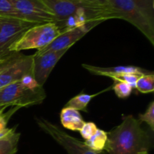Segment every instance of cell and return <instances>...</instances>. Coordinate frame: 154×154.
<instances>
[{
  "mask_svg": "<svg viewBox=\"0 0 154 154\" xmlns=\"http://www.w3.org/2000/svg\"><path fill=\"white\" fill-rule=\"evenodd\" d=\"M132 115L123 116L122 123L108 132L105 150L108 154H138L149 151L152 138Z\"/></svg>",
  "mask_w": 154,
  "mask_h": 154,
  "instance_id": "1",
  "label": "cell"
},
{
  "mask_svg": "<svg viewBox=\"0 0 154 154\" xmlns=\"http://www.w3.org/2000/svg\"><path fill=\"white\" fill-rule=\"evenodd\" d=\"M60 30L55 23L36 24L23 33L22 36L11 46L10 52H20L31 49L42 50L51 43Z\"/></svg>",
  "mask_w": 154,
  "mask_h": 154,
  "instance_id": "2",
  "label": "cell"
},
{
  "mask_svg": "<svg viewBox=\"0 0 154 154\" xmlns=\"http://www.w3.org/2000/svg\"><path fill=\"white\" fill-rule=\"evenodd\" d=\"M46 99L43 87L29 90L15 82L0 89V108L2 107H29L38 105Z\"/></svg>",
  "mask_w": 154,
  "mask_h": 154,
  "instance_id": "3",
  "label": "cell"
},
{
  "mask_svg": "<svg viewBox=\"0 0 154 154\" xmlns=\"http://www.w3.org/2000/svg\"><path fill=\"white\" fill-rule=\"evenodd\" d=\"M108 3L117 11L120 19L136 27L154 45V23L147 17L133 0H108Z\"/></svg>",
  "mask_w": 154,
  "mask_h": 154,
  "instance_id": "4",
  "label": "cell"
},
{
  "mask_svg": "<svg viewBox=\"0 0 154 154\" xmlns=\"http://www.w3.org/2000/svg\"><path fill=\"white\" fill-rule=\"evenodd\" d=\"M33 72V54L11 52L0 63V89L19 82L26 74Z\"/></svg>",
  "mask_w": 154,
  "mask_h": 154,
  "instance_id": "5",
  "label": "cell"
},
{
  "mask_svg": "<svg viewBox=\"0 0 154 154\" xmlns=\"http://www.w3.org/2000/svg\"><path fill=\"white\" fill-rule=\"evenodd\" d=\"M38 127L61 145L68 154H103L89 148L84 142L63 132L55 124L42 117L35 119Z\"/></svg>",
  "mask_w": 154,
  "mask_h": 154,
  "instance_id": "6",
  "label": "cell"
},
{
  "mask_svg": "<svg viewBox=\"0 0 154 154\" xmlns=\"http://www.w3.org/2000/svg\"><path fill=\"white\" fill-rule=\"evenodd\" d=\"M36 23L15 17H0V57L10 54L11 46Z\"/></svg>",
  "mask_w": 154,
  "mask_h": 154,
  "instance_id": "7",
  "label": "cell"
},
{
  "mask_svg": "<svg viewBox=\"0 0 154 154\" xmlns=\"http://www.w3.org/2000/svg\"><path fill=\"white\" fill-rule=\"evenodd\" d=\"M21 18L36 24L55 23L51 11L42 0H9Z\"/></svg>",
  "mask_w": 154,
  "mask_h": 154,
  "instance_id": "8",
  "label": "cell"
},
{
  "mask_svg": "<svg viewBox=\"0 0 154 154\" xmlns=\"http://www.w3.org/2000/svg\"><path fill=\"white\" fill-rule=\"evenodd\" d=\"M68 50L36 52L33 54V75L39 86L43 87L57 63Z\"/></svg>",
  "mask_w": 154,
  "mask_h": 154,
  "instance_id": "9",
  "label": "cell"
},
{
  "mask_svg": "<svg viewBox=\"0 0 154 154\" xmlns=\"http://www.w3.org/2000/svg\"><path fill=\"white\" fill-rule=\"evenodd\" d=\"M42 2L51 11L55 16L56 25L60 27L65 20L72 15H75L84 8L90 7L97 2H78L74 0H42Z\"/></svg>",
  "mask_w": 154,
  "mask_h": 154,
  "instance_id": "10",
  "label": "cell"
},
{
  "mask_svg": "<svg viewBox=\"0 0 154 154\" xmlns=\"http://www.w3.org/2000/svg\"><path fill=\"white\" fill-rule=\"evenodd\" d=\"M100 24L99 23H90L86 26L72 29L66 30L57 36L50 45L45 47L42 50L37 51V52H45V51H59L65 49H69L78 41L82 38L88 32L96 26Z\"/></svg>",
  "mask_w": 154,
  "mask_h": 154,
  "instance_id": "11",
  "label": "cell"
},
{
  "mask_svg": "<svg viewBox=\"0 0 154 154\" xmlns=\"http://www.w3.org/2000/svg\"><path fill=\"white\" fill-rule=\"evenodd\" d=\"M82 67L93 75L107 77V78H109L111 75H121V74H135V75H138L141 76V75L153 73V72L135 66H115V67L105 68L84 63L82 64Z\"/></svg>",
  "mask_w": 154,
  "mask_h": 154,
  "instance_id": "12",
  "label": "cell"
},
{
  "mask_svg": "<svg viewBox=\"0 0 154 154\" xmlns=\"http://www.w3.org/2000/svg\"><path fill=\"white\" fill-rule=\"evenodd\" d=\"M60 121L66 129L79 132L85 121L80 112L69 107H64L60 112Z\"/></svg>",
  "mask_w": 154,
  "mask_h": 154,
  "instance_id": "13",
  "label": "cell"
},
{
  "mask_svg": "<svg viewBox=\"0 0 154 154\" xmlns=\"http://www.w3.org/2000/svg\"><path fill=\"white\" fill-rule=\"evenodd\" d=\"M110 89H112V86L108 88L105 89L102 91L99 92L95 94H86V93H81L72 99H71L65 107H69V108H72L74 109L77 110L78 111H84V112H88V109H87V106L91 102L92 99L96 96H99V95L102 94V93H105V92L108 91Z\"/></svg>",
  "mask_w": 154,
  "mask_h": 154,
  "instance_id": "14",
  "label": "cell"
},
{
  "mask_svg": "<svg viewBox=\"0 0 154 154\" xmlns=\"http://www.w3.org/2000/svg\"><path fill=\"white\" fill-rule=\"evenodd\" d=\"M15 128L11 132L0 138V154H16L20 133Z\"/></svg>",
  "mask_w": 154,
  "mask_h": 154,
  "instance_id": "15",
  "label": "cell"
},
{
  "mask_svg": "<svg viewBox=\"0 0 154 154\" xmlns=\"http://www.w3.org/2000/svg\"><path fill=\"white\" fill-rule=\"evenodd\" d=\"M107 141H108V132L102 129H98L96 133L91 138L85 140L84 144L91 150L98 153H102L103 150H105Z\"/></svg>",
  "mask_w": 154,
  "mask_h": 154,
  "instance_id": "16",
  "label": "cell"
},
{
  "mask_svg": "<svg viewBox=\"0 0 154 154\" xmlns=\"http://www.w3.org/2000/svg\"><path fill=\"white\" fill-rule=\"evenodd\" d=\"M7 107H2L0 108V138L7 135L8 134L11 132L15 128H17L15 126L13 128H8L7 125L11 116L20 108V107L17 106L12 107L9 111L5 112V109Z\"/></svg>",
  "mask_w": 154,
  "mask_h": 154,
  "instance_id": "17",
  "label": "cell"
},
{
  "mask_svg": "<svg viewBox=\"0 0 154 154\" xmlns=\"http://www.w3.org/2000/svg\"><path fill=\"white\" fill-rule=\"evenodd\" d=\"M135 88L141 93H153L154 90V74L140 76L135 84Z\"/></svg>",
  "mask_w": 154,
  "mask_h": 154,
  "instance_id": "18",
  "label": "cell"
},
{
  "mask_svg": "<svg viewBox=\"0 0 154 154\" xmlns=\"http://www.w3.org/2000/svg\"><path fill=\"white\" fill-rule=\"evenodd\" d=\"M112 89L117 96L120 99H126L132 94L133 88L128 84L121 81H114Z\"/></svg>",
  "mask_w": 154,
  "mask_h": 154,
  "instance_id": "19",
  "label": "cell"
},
{
  "mask_svg": "<svg viewBox=\"0 0 154 154\" xmlns=\"http://www.w3.org/2000/svg\"><path fill=\"white\" fill-rule=\"evenodd\" d=\"M143 13L154 23V0H133Z\"/></svg>",
  "mask_w": 154,
  "mask_h": 154,
  "instance_id": "20",
  "label": "cell"
},
{
  "mask_svg": "<svg viewBox=\"0 0 154 154\" xmlns=\"http://www.w3.org/2000/svg\"><path fill=\"white\" fill-rule=\"evenodd\" d=\"M138 120L140 123H147L152 132L154 131V102H150L147 106V110L144 114L138 115Z\"/></svg>",
  "mask_w": 154,
  "mask_h": 154,
  "instance_id": "21",
  "label": "cell"
},
{
  "mask_svg": "<svg viewBox=\"0 0 154 154\" xmlns=\"http://www.w3.org/2000/svg\"><path fill=\"white\" fill-rule=\"evenodd\" d=\"M0 17H15L22 19L9 0H0Z\"/></svg>",
  "mask_w": 154,
  "mask_h": 154,
  "instance_id": "22",
  "label": "cell"
},
{
  "mask_svg": "<svg viewBox=\"0 0 154 154\" xmlns=\"http://www.w3.org/2000/svg\"><path fill=\"white\" fill-rule=\"evenodd\" d=\"M141 75L135 74H121V75H111L109 78L114 80V81H121L130 85L132 88H135V84Z\"/></svg>",
  "mask_w": 154,
  "mask_h": 154,
  "instance_id": "23",
  "label": "cell"
},
{
  "mask_svg": "<svg viewBox=\"0 0 154 154\" xmlns=\"http://www.w3.org/2000/svg\"><path fill=\"white\" fill-rule=\"evenodd\" d=\"M97 130L98 128L96 123H93V122H85L79 132L84 139L87 140L91 138Z\"/></svg>",
  "mask_w": 154,
  "mask_h": 154,
  "instance_id": "24",
  "label": "cell"
},
{
  "mask_svg": "<svg viewBox=\"0 0 154 154\" xmlns=\"http://www.w3.org/2000/svg\"><path fill=\"white\" fill-rule=\"evenodd\" d=\"M20 84L23 87H25L27 89H29V90H35V89L41 87V86L38 84L37 81L35 79L33 72H30V73H28L26 75H24L22 78V79L20 81Z\"/></svg>",
  "mask_w": 154,
  "mask_h": 154,
  "instance_id": "25",
  "label": "cell"
},
{
  "mask_svg": "<svg viewBox=\"0 0 154 154\" xmlns=\"http://www.w3.org/2000/svg\"><path fill=\"white\" fill-rule=\"evenodd\" d=\"M99 4L102 5H110L108 3V0H95Z\"/></svg>",
  "mask_w": 154,
  "mask_h": 154,
  "instance_id": "26",
  "label": "cell"
},
{
  "mask_svg": "<svg viewBox=\"0 0 154 154\" xmlns=\"http://www.w3.org/2000/svg\"><path fill=\"white\" fill-rule=\"evenodd\" d=\"M74 1H78V2H96L95 0H74Z\"/></svg>",
  "mask_w": 154,
  "mask_h": 154,
  "instance_id": "27",
  "label": "cell"
},
{
  "mask_svg": "<svg viewBox=\"0 0 154 154\" xmlns=\"http://www.w3.org/2000/svg\"><path fill=\"white\" fill-rule=\"evenodd\" d=\"M138 154H149L148 151H141V152H139Z\"/></svg>",
  "mask_w": 154,
  "mask_h": 154,
  "instance_id": "28",
  "label": "cell"
},
{
  "mask_svg": "<svg viewBox=\"0 0 154 154\" xmlns=\"http://www.w3.org/2000/svg\"><path fill=\"white\" fill-rule=\"evenodd\" d=\"M2 58H1V57H0V63H2Z\"/></svg>",
  "mask_w": 154,
  "mask_h": 154,
  "instance_id": "29",
  "label": "cell"
}]
</instances>
